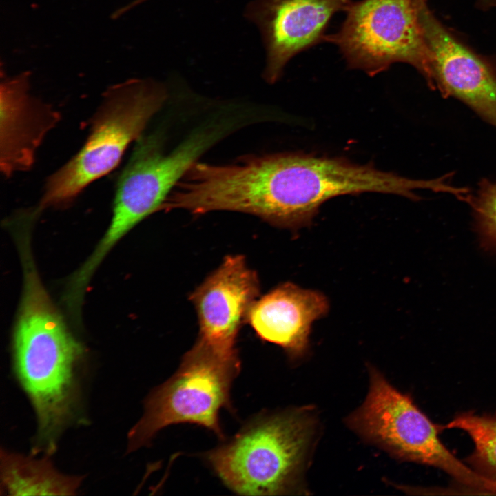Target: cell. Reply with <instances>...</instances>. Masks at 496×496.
Listing matches in <instances>:
<instances>
[{
    "instance_id": "obj_1",
    "label": "cell",
    "mask_w": 496,
    "mask_h": 496,
    "mask_svg": "<svg viewBox=\"0 0 496 496\" xmlns=\"http://www.w3.org/2000/svg\"><path fill=\"white\" fill-rule=\"evenodd\" d=\"M437 187L435 179L408 178L342 158L287 152L238 159L228 171L225 194L234 211L298 229L309 225L320 205L335 196L377 192L417 200L415 191Z\"/></svg>"
},
{
    "instance_id": "obj_2",
    "label": "cell",
    "mask_w": 496,
    "mask_h": 496,
    "mask_svg": "<svg viewBox=\"0 0 496 496\" xmlns=\"http://www.w3.org/2000/svg\"><path fill=\"white\" fill-rule=\"evenodd\" d=\"M20 254L23 287L13 333L14 369L37 414V446L51 454L72 417L75 370L84 349L43 285L30 247Z\"/></svg>"
},
{
    "instance_id": "obj_3",
    "label": "cell",
    "mask_w": 496,
    "mask_h": 496,
    "mask_svg": "<svg viewBox=\"0 0 496 496\" xmlns=\"http://www.w3.org/2000/svg\"><path fill=\"white\" fill-rule=\"evenodd\" d=\"M314 428L309 409L261 415L205 457L223 483L237 493H287L298 483Z\"/></svg>"
},
{
    "instance_id": "obj_4",
    "label": "cell",
    "mask_w": 496,
    "mask_h": 496,
    "mask_svg": "<svg viewBox=\"0 0 496 496\" xmlns=\"http://www.w3.org/2000/svg\"><path fill=\"white\" fill-rule=\"evenodd\" d=\"M167 97L165 87L151 79H130L109 88L86 142L49 177L37 210L72 202L86 186L114 169Z\"/></svg>"
},
{
    "instance_id": "obj_5",
    "label": "cell",
    "mask_w": 496,
    "mask_h": 496,
    "mask_svg": "<svg viewBox=\"0 0 496 496\" xmlns=\"http://www.w3.org/2000/svg\"><path fill=\"white\" fill-rule=\"evenodd\" d=\"M363 404L347 424L360 435L403 460L431 466L448 474L471 495H496V482L459 460L438 437V428L411 398L371 368ZM463 491V492H464Z\"/></svg>"
},
{
    "instance_id": "obj_6",
    "label": "cell",
    "mask_w": 496,
    "mask_h": 496,
    "mask_svg": "<svg viewBox=\"0 0 496 496\" xmlns=\"http://www.w3.org/2000/svg\"><path fill=\"white\" fill-rule=\"evenodd\" d=\"M214 123L193 132L169 153L154 136L140 137L118 180L110 225L94 252L79 269L91 278L108 252L131 229L160 211L165 199L190 165L227 132Z\"/></svg>"
},
{
    "instance_id": "obj_7",
    "label": "cell",
    "mask_w": 496,
    "mask_h": 496,
    "mask_svg": "<svg viewBox=\"0 0 496 496\" xmlns=\"http://www.w3.org/2000/svg\"><path fill=\"white\" fill-rule=\"evenodd\" d=\"M239 371L238 355L219 353L198 338L176 372L149 394L143 417L128 433L127 451L178 423L203 426L223 439L218 414L223 408H231V386Z\"/></svg>"
},
{
    "instance_id": "obj_8",
    "label": "cell",
    "mask_w": 496,
    "mask_h": 496,
    "mask_svg": "<svg viewBox=\"0 0 496 496\" xmlns=\"http://www.w3.org/2000/svg\"><path fill=\"white\" fill-rule=\"evenodd\" d=\"M424 0H361L352 3L340 30L325 39L347 65L373 76L395 63L415 68L429 85L431 68L420 19Z\"/></svg>"
},
{
    "instance_id": "obj_9",
    "label": "cell",
    "mask_w": 496,
    "mask_h": 496,
    "mask_svg": "<svg viewBox=\"0 0 496 496\" xmlns=\"http://www.w3.org/2000/svg\"><path fill=\"white\" fill-rule=\"evenodd\" d=\"M420 19L430 68L429 87L468 105L496 127V71L457 39L435 17L424 0Z\"/></svg>"
},
{
    "instance_id": "obj_10",
    "label": "cell",
    "mask_w": 496,
    "mask_h": 496,
    "mask_svg": "<svg viewBox=\"0 0 496 496\" xmlns=\"http://www.w3.org/2000/svg\"><path fill=\"white\" fill-rule=\"evenodd\" d=\"M351 0H253L247 17L259 28L266 49L264 78L273 83L297 54L325 39L331 17Z\"/></svg>"
},
{
    "instance_id": "obj_11",
    "label": "cell",
    "mask_w": 496,
    "mask_h": 496,
    "mask_svg": "<svg viewBox=\"0 0 496 496\" xmlns=\"http://www.w3.org/2000/svg\"><path fill=\"white\" fill-rule=\"evenodd\" d=\"M259 290L258 278L245 258L226 256L190 296L198 316V339L219 353L238 355V333Z\"/></svg>"
},
{
    "instance_id": "obj_12",
    "label": "cell",
    "mask_w": 496,
    "mask_h": 496,
    "mask_svg": "<svg viewBox=\"0 0 496 496\" xmlns=\"http://www.w3.org/2000/svg\"><path fill=\"white\" fill-rule=\"evenodd\" d=\"M28 79L24 72L1 83L0 167L6 177L32 165L36 150L60 118L30 95Z\"/></svg>"
},
{
    "instance_id": "obj_13",
    "label": "cell",
    "mask_w": 496,
    "mask_h": 496,
    "mask_svg": "<svg viewBox=\"0 0 496 496\" xmlns=\"http://www.w3.org/2000/svg\"><path fill=\"white\" fill-rule=\"evenodd\" d=\"M328 310L327 299L322 293L286 282L256 299L246 320L260 338L296 358L308 349L312 323Z\"/></svg>"
},
{
    "instance_id": "obj_14",
    "label": "cell",
    "mask_w": 496,
    "mask_h": 496,
    "mask_svg": "<svg viewBox=\"0 0 496 496\" xmlns=\"http://www.w3.org/2000/svg\"><path fill=\"white\" fill-rule=\"evenodd\" d=\"M1 490L10 495H73L82 477L59 473L48 457L1 451Z\"/></svg>"
},
{
    "instance_id": "obj_15",
    "label": "cell",
    "mask_w": 496,
    "mask_h": 496,
    "mask_svg": "<svg viewBox=\"0 0 496 496\" xmlns=\"http://www.w3.org/2000/svg\"><path fill=\"white\" fill-rule=\"evenodd\" d=\"M444 428L461 429L470 436L474 450L466 462L482 476L496 482V415H457Z\"/></svg>"
},
{
    "instance_id": "obj_16",
    "label": "cell",
    "mask_w": 496,
    "mask_h": 496,
    "mask_svg": "<svg viewBox=\"0 0 496 496\" xmlns=\"http://www.w3.org/2000/svg\"><path fill=\"white\" fill-rule=\"evenodd\" d=\"M474 196L467 201L471 205L484 240L496 247V180L483 179Z\"/></svg>"
},
{
    "instance_id": "obj_17",
    "label": "cell",
    "mask_w": 496,
    "mask_h": 496,
    "mask_svg": "<svg viewBox=\"0 0 496 496\" xmlns=\"http://www.w3.org/2000/svg\"><path fill=\"white\" fill-rule=\"evenodd\" d=\"M479 3L485 7L496 8V0H477Z\"/></svg>"
}]
</instances>
